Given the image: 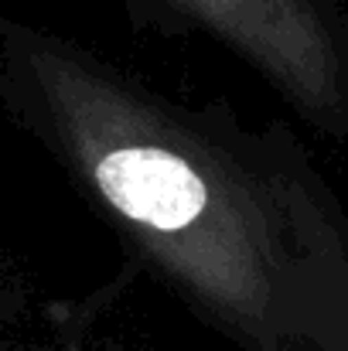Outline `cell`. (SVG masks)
<instances>
[{
    "mask_svg": "<svg viewBox=\"0 0 348 351\" xmlns=\"http://www.w3.org/2000/svg\"><path fill=\"white\" fill-rule=\"evenodd\" d=\"M0 79L126 245L242 351H348V215L304 147L7 27Z\"/></svg>",
    "mask_w": 348,
    "mask_h": 351,
    "instance_id": "obj_1",
    "label": "cell"
},
{
    "mask_svg": "<svg viewBox=\"0 0 348 351\" xmlns=\"http://www.w3.org/2000/svg\"><path fill=\"white\" fill-rule=\"evenodd\" d=\"M253 65L314 126L348 136V24L335 0H147Z\"/></svg>",
    "mask_w": 348,
    "mask_h": 351,
    "instance_id": "obj_2",
    "label": "cell"
}]
</instances>
